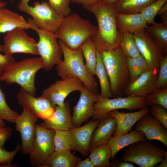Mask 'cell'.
Listing matches in <instances>:
<instances>
[{
	"mask_svg": "<svg viewBox=\"0 0 167 167\" xmlns=\"http://www.w3.org/2000/svg\"><path fill=\"white\" fill-rule=\"evenodd\" d=\"M25 30L17 28L7 32L3 38L4 44L1 45L2 51L10 55L16 53L39 55L37 42L28 35Z\"/></svg>",
	"mask_w": 167,
	"mask_h": 167,
	"instance_id": "cell-11",
	"label": "cell"
},
{
	"mask_svg": "<svg viewBox=\"0 0 167 167\" xmlns=\"http://www.w3.org/2000/svg\"><path fill=\"white\" fill-rule=\"evenodd\" d=\"M55 151L71 150V146L68 131L56 130L54 138Z\"/></svg>",
	"mask_w": 167,
	"mask_h": 167,
	"instance_id": "cell-37",
	"label": "cell"
},
{
	"mask_svg": "<svg viewBox=\"0 0 167 167\" xmlns=\"http://www.w3.org/2000/svg\"><path fill=\"white\" fill-rule=\"evenodd\" d=\"M41 125L54 131H69L73 126L69 104L65 103L62 105L56 106L53 116L44 120Z\"/></svg>",
	"mask_w": 167,
	"mask_h": 167,
	"instance_id": "cell-21",
	"label": "cell"
},
{
	"mask_svg": "<svg viewBox=\"0 0 167 167\" xmlns=\"http://www.w3.org/2000/svg\"><path fill=\"white\" fill-rule=\"evenodd\" d=\"M82 159L69 150L55 151L45 159L40 167H75Z\"/></svg>",
	"mask_w": 167,
	"mask_h": 167,
	"instance_id": "cell-26",
	"label": "cell"
},
{
	"mask_svg": "<svg viewBox=\"0 0 167 167\" xmlns=\"http://www.w3.org/2000/svg\"><path fill=\"white\" fill-rule=\"evenodd\" d=\"M167 11V3H165L160 9L158 11L157 15L159 16L162 14Z\"/></svg>",
	"mask_w": 167,
	"mask_h": 167,
	"instance_id": "cell-49",
	"label": "cell"
},
{
	"mask_svg": "<svg viewBox=\"0 0 167 167\" xmlns=\"http://www.w3.org/2000/svg\"><path fill=\"white\" fill-rule=\"evenodd\" d=\"M159 68L149 69L130 83L125 90V95L127 96H146L156 88Z\"/></svg>",
	"mask_w": 167,
	"mask_h": 167,
	"instance_id": "cell-18",
	"label": "cell"
},
{
	"mask_svg": "<svg viewBox=\"0 0 167 167\" xmlns=\"http://www.w3.org/2000/svg\"><path fill=\"white\" fill-rule=\"evenodd\" d=\"M156 87H167V54L163 56L160 62L158 76L156 83Z\"/></svg>",
	"mask_w": 167,
	"mask_h": 167,
	"instance_id": "cell-39",
	"label": "cell"
},
{
	"mask_svg": "<svg viewBox=\"0 0 167 167\" xmlns=\"http://www.w3.org/2000/svg\"><path fill=\"white\" fill-rule=\"evenodd\" d=\"M12 131V129L10 127L0 128V145L2 147H3L5 143L11 136Z\"/></svg>",
	"mask_w": 167,
	"mask_h": 167,
	"instance_id": "cell-43",
	"label": "cell"
},
{
	"mask_svg": "<svg viewBox=\"0 0 167 167\" xmlns=\"http://www.w3.org/2000/svg\"><path fill=\"white\" fill-rule=\"evenodd\" d=\"M146 140L144 133L135 130L125 134L112 136L107 142L111 151V158H114L118 152L125 147L134 143Z\"/></svg>",
	"mask_w": 167,
	"mask_h": 167,
	"instance_id": "cell-25",
	"label": "cell"
},
{
	"mask_svg": "<svg viewBox=\"0 0 167 167\" xmlns=\"http://www.w3.org/2000/svg\"><path fill=\"white\" fill-rule=\"evenodd\" d=\"M51 7L58 14L63 17L71 13L70 3L72 0H48Z\"/></svg>",
	"mask_w": 167,
	"mask_h": 167,
	"instance_id": "cell-38",
	"label": "cell"
},
{
	"mask_svg": "<svg viewBox=\"0 0 167 167\" xmlns=\"http://www.w3.org/2000/svg\"><path fill=\"white\" fill-rule=\"evenodd\" d=\"M119 0H102L101 2L106 4H111L116 3Z\"/></svg>",
	"mask_w": 167,
	"mask_h": 167,
	"instance_id": "cell-50",
	"label": "cell"
},
{
	"mask_svg": "<svg viewBox=\"0 0 167 167\" xmlns=\"http://www.w3.org/2000/svg\"><path fill=\"white\" fill-rule=\"evenodd\" d=\"M93 14L97 22V30L90 38L99 52L117 47L122 33L118 30L116 16L118 13L116 3L108 4L101 2L85 8Z\"/></svg>",
	"mask_w": 167,
	"mask_h": 167,
	"instance_id": "cell-1",
	"label": "cell"
},
{
	"mask_svg": "<svg viewBox=\"0 0 167 167\" xmlns=\"http://www.w3.org/2000/svg\"><path fill=\"white\" fill-rule=\"evenodd\" d=\"M102 0H72L73 2L81 4L85 8L86 7L92 6L97 4Z\"/></svg>",
	"mask_w": 167,
	"mask_h": 167,
	"instance_id": "cell-45",
	"label": "cell"
},
{
	"mask_svg": "<svg viewBox=\"0 0 167 167\" xmlns=\"http://www.w3.org/2000/svg\"><path fill=\"white\" fill-rule=\"evenodd\" d=\"M17 28L31 29V25L23 16L4 7L0 9V33L7 32ZM0 51H2L0 44Z\"/></svg>",
	"mask_w": 167,
	"mask_h": 167,
	"instance_id": "cell-24",
	"label": "cell"
},
{
	"mask_svg": "<svg viewBox=\"0 0 167 167\" xmlns=\"http://www.w3.org/2000/svg\"><path fill=\"white\" fill-rule=\"evenodd\" d=\"M30 0H20L18 9L30 15L35 24L39 28L55 33L62 22L63 17L56 13L48 2L38 1L34 6L29 5Z\"/></svg>",
	"mask_w": 167,
	"mask_h": 167,
	"instance_id": "cell-6",
	"label": "cell"
},
{
	"mask_svg": "<svg viewBox=\"0 0 167 167\" xmlns=\"http://www.w3.org/2000/svg\"><path fill=\"white\" fill-rule=\"evenodd\" d=\"M147 106L160 105L167 110V87L155 88L145 97Z\"/></svg>",
	"mask_w": 167,
	"mask_h": 167,
	"instance_id": "cell-34",
	"label": "cell"
},
{
	"mask_svg": "<svg viewBox=\"0 0 167 167\" xmlns=\"http://www.w3.org/2000/svg\"><path fill=\"white\" fill-rule=\"evenodd\" d=\"M85 86L79 79L72 77L57 81L45 89L41 96L49 100L55 107L63 105L71 92L82 90Z\"/></svg>",
	"mask_w": 167,
	"mask_h": 167,
	"instance_id": "cell-12",
	"label": "cell"
},
{
	"mask_svg": "<svg viewBox=\"0 0 167 167\" xmlns=\"http://www.w3.org/2000/svg\"><path fill=\"white\" fill-rule=\"evenodd\" d=\"M145 29L150 37L165 55L167 53V26L161 22L156 23Z\"/></svg>",
	"mask_w": 167,
	"mask_h": 167,
	"instance_id": "cell-27",
	"label": "cell"
},
{
	"mask_svg": "<svg viewBox=\"0 0 167 167\" xmlns=\"http://www.w3.org/2000/svg\"><path fill=\"white\" fill-rule=\"evenodd\" d=\"M101 53L110 83L112 97H122L130 82L127 57L119 46Z\"/></svg>",
	"mask_w": 167,
	"mask_h": 167,
	"instance_id": "cell-3",
	"label": "cell"
},
{
	"mask_svg": "<svg viewBox=\"0 0 167 167\" xmlns=\"http://www.w3.org/2000/svg\"><path fill=\"white\" fill-rule=\"evenodd\" d=\"M5 125V123L3 120L0 119V128L4 127Z\"/></svg>",
	"mask_w": 167,
	"mask_h": 167,
	"instance_id": "cell-53",
	"label": "cell"
},
{
	"mask_svg": "<svg viewBox=\"0 0 167 167\" xmlns=\"http://www.w3.org/2000/svg\"><path fill=\"white\" fill-rule=\"evenodd\" d=\"M17 98L23 108L28 109L44 120L49 119L54 113L55 107L49 100L42 96L35 97L21 88Z\"/></svg>",
	"mask_w": 167,
	"mask_h": 167,
	"instance_id": "cell-14",
	"label": "cell"
},
{
	"mask_svg": "<svg viewBox=\"0 0 167 167\" xmlns=\"http://www.w3.org/2000/svg\"><path fill=\"white\" fill-rule=\"evenodd\" d=\"M6 5V3L5 2H2L1 0H0V9L2 8L5 7Z\"/></svg>",
	"mask_w": 167,
	"mask_h": 167,
	"instance_id": "cell-52",
	"label": "cell"
},
{
	"mask_svg": "<svg viewBox=\"0 0 167 167\" xmlns=\"http://www.w3.org/2000/svg\"><path fill=\"white\" fill-rule=\"evenodd\" d=\"M99 120H92L82 126L73 127L68 131L71 149L87 156L90 152V142L92 133Z\"/></svg>",
	"mask_w": 167,
	"mask_h": 167,
	"instance_id": "cell-16",
	"label": "cell"
},
{
	"mask_svg": "<svg viewBox=\"0 0 167 167\" xmlns=\"http://www.w3.org/2000/svg\"><path fill=\"white\" fill-rule=\"evenodd\" d=\"M165 152L162 147L146 141H140L124 150L122 160L141 167H154L161 161Z\"/></svg>",
	"mask_w": 167,
	"mask_h": 167,
	"instance_id": "cell-8",
	"label": "cell"
},
{
	"mask_svg": "<svg viewBox=\"0 0 167 167\" xmlns=\"http://www.w3.org/2000/svg\"><path fill=\"white\" fill-rule=\"evenodd\" d=\"M21 149V145L17 144L13 151H8L2 147L0 145V165L11 163L14 157Z\"/></svg>",
	"mask_w": 167,
	"mask_h": 167,
	"instance_id": "cell-41",
	"label": "cell"
},
{
	"mask_svg": "<svg viewBox=\"0 0 167 167\" xmlns=\"http://www.w3.org/2000/svg\"><path fill=\"white\" fill-rule=\"evenodd\" d=\"M55 131L36 124L35 135L32 150L29 154L30 164L40 167L46 158L55 151L54 138Z\"/></svg>",
	"mask_w": 167,
	"mask_h": 167,
	"instance_id": "cell-10",
	"label": "cell"
},
{
	"mask_svg": "<svg viewBox=\"0 0 167 167\" xmlns=\"http://www.w3.org/2000/svg\"><path fill=\"white\" fill-rule=\"evenodd\" d=\"M97 62L95 69V75L100 82L101 92L100 95L107 98L112 97L111 86L108 76L103 62L101 52H96Z\"/></svg>",
	"mask_w": 167,
	"mask_h": 167,
	"instance_id": "cell-29",
	"label": "cell"
},
{
	"mask_svg": "<svg viewBox=\"0 0 167 167\" xmlns=\"http://www.w3.org/2000/svg\"><path fill=\"white\" fill-rule=\"evenodd\" d=\"M9 0L10 1H14V0Z\"/></svg>",
	"mask_w": 167,
	"mask_h": 167,
	"instance_id": "cell-54",
	"label": "cell"
},
{
	"mask_svg": "<svg viewBox=\"0 0 167 167\" xmlns=\"http://www.w3.org/2000/svg\"><path fill=\"white\" fill-rule=\"evenodd\" d=\"M135 130L143 132L146 140H156L167 147V128L149 113L135 124Z\"/></svg>",
	"mask_w": 167,
	"mask_h": 167,
	"instance_id": "cell-19",
	"label": "cell"
},
{
	"mask_svg": "<svg viewBox=\"0 0 167 167\" xmlns=\"http://www.w3.org/2000/svg\"><path fill=\"white\" fill-rule=\"evenodd\" d=\"M81 49L85 60V65L89 74L92 76L95 75L97 62V50L90 38L87 39L83 44Z\"/></svg>",
	"mask_w": 167,
	"mask_h": 167,
	"instance_id": "cell-30",
	"label": "cell"
},
{
	"mask_svg": "<svg viewBox=\"0 0 167 167\" xmlns=\"http://www.w3.org/2000/svg\"><path fill=\"white\" fill-rule=\"evenodd\" d=\"M79 92V99L73 108L72 116L73 127L80 126L92 117L93 105L97 101L99 94L91 91L85 86Z\"/></svg>",
	"mask_w": 167,
	"mask_h": 167,
	"instance_id": "cell-17",
	"label": "cell"
},
{
	"mask_svg": "<svg viewBox=\"0 0 167 167\" xmlns=\"http://www.w3.org/2000/svg\"><path fill=\"white\" fill-rule=\"evenodd\" d=\"M89 152L95 167H110L111 151L107 143L90 148Z\"/></svg>",
	"mask_w": 167,
	"mask_h": 167,
	"instance_id": "cell-28",
	"label": "cell"
},
{
	"mask_svg": "<svg viewBox=\"0 0 167 167\" xmlns=\"http://www.w3.org/2000/svg\"><path fill=\"white\" fill-rule=\"evenodd\" d=\"M161 164L156 167H167V152L165 151L164 157L161 161L160 162Z\"/></svg>",
	"mask_w": 167,
	"mask_h": 167,
	"instance_id": "cell-47",
	"label": "cell"
},
{
	"mask_svg": "<svg viewBox=\"0 0 167 167\" xmlns=\"http://www.w3.org/2000/svg\"><path fill=\"white\" fill-rule=\"evenodd\" d=\"M149 111V108L146 106L139 111L133 112H121L117 110L109 112L108 115L113 117L117 123L116 130L112 136L128 132L133 126L142 117L148 113Z\"/></svg>",
	"mask_w": 167,
	"mask_h": 167,
	"instance_id": "cell-20",
	"label": "cell"
},
{
	"mask_svg": "<svg viewBox=\"0 0 167 167\" xmlns=\"http://www.w3.org/2000/svg\"><path fill=\"white\" fill-rule=\"evenodd\" d=\"M147 106L145 97L127 96L125 97L107 98L99 94L97 101L93 105V114L92 118L99 120L109 116L112 111L120 109L130 110L141 109Z\"/></svg>",
	"mask_w": 167,
	"mask_h": 167,
	"instance_id": "cell-9",
	"label": "cell"
},
{
	"mask_svg": "<svg viewBox=\"0 0 167 167\" xmlns=\"http://www.w3.org/2000/svg\"><path fill=\"white\" fill-rule=\"evenodd\" d=\"M43 66L44 63L40 57L28 58L15 62L4 70L0 75V81L8 84H18L21 88L35 96V75L37 71Z\"/></svg>",
	"mask_w": 167,
	"mask_h": 167,
	"instance_id": "cell-5",
	"label": "cell"
},
{
	"mask_svg": "<svg viewBox=\"0 0 167 167\" xmlns=\"http://www.w3.org/2000/svg\"><path fill=\"white\" fill-rule=\"evenodd\" d=\"M127 64L130 76V83L148 70L147 62L141 55L134 58L127 57Z\"/></svg>",
	"mask_w": 167,
	"mask_h": 167,
	"instance_id": "cell-32",
	"label": "cell"
},
{
	"mask_svg": "<svg viewBox=\"0 0 167 167\" xmlns=\"http://www.w3.org/2000/svg\"><path fill=\"white\" fill-rule=\"evenodd\" d=\"M133 35L140 55L148 63V70L159 68L160 62L165 55L152 41L145 29Z\"/></svg>",
	"mask_w": 167,
	"mask_h": 167,
	"instance_id": "cell-15",
	"label": "cell"
},
{
	"mask_svg": "<svg viewBox=\"0 0 167 167\" xmlns=\"http://www.w3.org/2000/svg\"><path fill=\"white\" fill-rule=\"evenodd\" d=\"M75 167H95L92 161L88 157L83 160L79 161Z\"/></svg>",
	"mask_w": 167,
	"mask_h": 167,
	"instance_id": "cell-46",
	"label": "cell"
},
{
	"mask_svg": "<svg viewBox=\"0 0 167 167\" xmlns=\"http://www.w3.org/2000/svg\"><path fill=\"white\" fill-rule=\"evenodd\" d=\"M160 16L161 23L167 26V11L162 14Z\"/></svg>",
	"mask_w": 167,
	"mask_h": 167,
	"instance_id": "cell-48",
	"label": "cell"
},
{
	"mask_svg": "<svg viewBox=\"0 0 167 167\" xmlns=\"http://www.w3.org/2000/svg\"><path fill=\"white\" fill-rule=\"evenodd\" d=\"M97 30V27L90 20L73 13L63 18L54 35L67 47L76 50L80 48L83 43Z\"/></svg>",
	"mask_w": 167,
	"mask_h": 167,
	"instance_id": "cell-2",
	"label": "cell"
},
{
	"mask_svg": "<svg viewBox=\"0 0 167 167\" xmlns=\"http://www.w3.org/2000/svg\"><path fill=\"white\" fill-rule=\"evenodd\" d=\"M39 118L30 110L23 108L22 113L16 118L15 130L20 134L21 150L24 154H29L35 135L36 123Z\"/></svg>",
	"mask_w": 167,
	"mask_h": 167,
	"instance_id": "cell-13",
	"label": "cell"
},
{
	"mask_svg": "<svg viewBox=\"0 0 167 167\" xmlns=\"http://www.w3.org/2000/svg\"><path fill=\"white\" fill-rule=\"evenodd\" d=\"M5 97L0 87V119L10 122H15L16 118L19 114L9 107L6 102Z\"/></svg>",
	"mask_w": 167,
	"mask_h": 167,
	"instance_id": "cell-36",
	"label": "cell"
},
{
	"mask_svg": "<svg viewBox=\"0 0 167 167\" xmlns=\"http://www.w3.org/2000/svg\"><path fill=\"white\" fill-rule=\"evenodd\" d=\"M157 0H119L117 3L118 13H139Z\"/></svg>",
	"mask_w": 167,
	"mask_h": 167,
	"instance_id": "cell-31",
	"label": "cell"
},
{
	"mask_svg": "<svg viewBox=\"0 0 167 167\" xmlns=\"http://www.w3.org/2000/svg\"><path fill=\"white\" fill-rule=\"evenodd\" d=\"M16 165L11 164V163H8L0 165V167H14Z\"/></svg>",
	"mask_w": 167,
	"mask_h": 167,
	"instance_id": "cell-51",
	"label": "cell"
},
{
	"mask_svg": "<svg viewBox=\"0 0 167 167\" xmlns=\"http://www.w3.org/2000/svg\"><path fill=\"white\" fill-rule=\"evenodd\" d=\"M116 126V120L112 116H109L99 120L91 136L90 148L107 143L114 132Z\"/></svg>",
	"mask_w": 167,
	"mask_h": 167,
	"instance_id": "cell-22",
	"label": "cell"
},
{
	"mask_svg": "<svg viewBox=\"0 0 167 167\" xmlns=\"http://www.w3.org/2000/svg\"><path fill=\"white\" fill-rule=\"evenodd\" d=\"M27 21L31 25V29L35 30L39 37L37 47L44 63L43 68L46 71L50 70L62 60V51L58 39L54 33L38 28L32 19L29 18Z\"/></svg>",
	"mask_w": 167,
	"mask_h": 167,
	"instance_id": "cell-7",
	"label": "cell"
},
{
	"mask_svg": "<svg viewBox=\"0 0 167 167\" xmlns=\"http://www.w3.org/2000/svg\"><path fill=\"white\" fill-rule=\"evenodd\" d=\"M167 0H157L143 9L140 12L147 24H152L155 22L154 18L161 7Z\"/></svg>",
	"mask_w": 167,
	"mask_h": 167,
	"instance_id": "cell-35",
	"label": "cell"
},
{
	"mask_svg": "<svg viewBox=\"0 0 167 167\" xmlns=\"http://www.w3.org/2000/svg\"><path fill=\"white\" fill-rule=\"evenodd\" d=\"M15 62L12 55L5 54L3 55L0 53V75L5 69Z\"/></svg>",
	"mask_w": 167,
	"mask_h": 167,
	"instance_id": "cell-42",
	"label": "cell"
},
{
	"mask_svg": "<svg viewBox=\"0 0 167 167\" xmlns=\"http://www.w3.org/2000/svg\"><path fill=\"white\" fill-rule=\"evenodd\" d=\"M112 158L110 161V167H134V165L131 162L126 161L116 160Z\"/></svg>",
	"mask_w": 167,
	"mask_h": 167,
	"instance_id": "cell-44",
	"label": "cell"
},
{
	"mask_svg": "<svg viewBox=\"0 0 167 167\" xmlns=\"http://www.w3.org/2000/svg\"><path fill=\"white\" fill-rule=\"evenodd\" d=\"M58 42L62 50L63 58L56 65L57 75L62 79L76 78L82 81L88 89L97 93V87L95 79L87 70L81 48L71 49L60 40Z\"/></svg>",
	"mask_w": 167,
	"mask_h": 167,
	"instance_id": "cell-4",
	"label": "cell"
},
{
	"mask_svg": "<svg viewBox=\"0 0 167 167\" xmlns=\"http://www.w3.org/2000/svg\"><path fill=\"white\" fill-rule=\"evenodd\" d=\"M119 46L127 57L134 58L140 55L136 46L133 33L124 32Z\"/></svg>",
	"mask_w": 167,
	"mask_h": 167,
	"instance_id": "cell-33",
	"label": "cell"
},
{
	"mask_svg": "<svg viewBox=\"0 0 167 167\" xmlns=\"http://www.w3.org/2000/svg\"><path fill=\"white\" fill-rule=\"evenodd\" d=\"M116 22L117 28L122 33L127 32L134 33L142 31L148 27L147 23L139 13H118Z\"/></svg>",
	"mask_w": 167,
	"mask_h": 167,
	"instance_id": "cell-23",
	"label": "cell"
},
{
	"mask_svg": "<svg viewBox=\"0 0 167 167\" xmlns=\"http://www.w3.org/2000/svg\"><path fill=\"white\" fill-rule=\"evenodd\" d=\"M150 114L161 125L167 128V109L162 106L155 104L151 106Z\"/></svg>",
	"mask_w": 167,
	"mask_h": 167,
	"instance_id": "cell-40",
	"label": "cell"
}]
</instances>
